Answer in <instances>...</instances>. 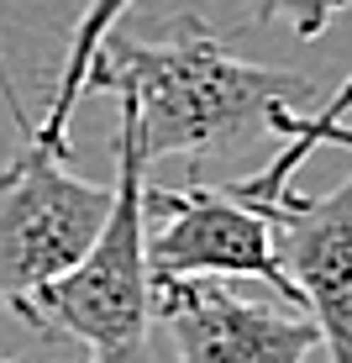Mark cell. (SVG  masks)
Returning <instances> with one entry per match:
<instances>
[{
    "label": "cell",
    "mask_w": 352,
    "mask_h": 363,
    "mask_svg": "<svg viewBox=\"0 0 352 363\" xmlns=\"http://www.w3.org/2000/svg\"><path fill=\"white\" fill-rule=\"evenodd\" d=\"M142 216L153 232L147 247V279H190V274H216V279H263L284 300H295V284L273 253L268 216L226 184H184V190H142Z\"/></svg>",
    "instance_id": "cell-4"
},
{
    "label": "cell",
    "mask_w": 352,
    "mask_h": 363,
    "mask_svg": "<svg viewBox=\"0 0 352 363\" xmlns=\"http://www.w3.org/2000/svg\"><path fill=\"white\" fill-rule=\"evenodd\" d=\"M0 363H32V358H0Z\"/></svg>",
    "instance_id": "cell-12"
},
{
    "label": "cell",
    "mask_w": 352,
    "mask_h": 363,
    "mask_svg": "<svg viewBox=\"0 0 352 363\" xmlns=\"http://www.w3.org/2000/svg\"><path fill=\"white\" fill-rule=\"evenodd\" d=\"M352 116V74L342 79V90L326 100L321 111H300V121H310V127H331V121H347Z\"/></svg>",
    "instance_id": "cell-10"
},
{
    "label": "cell",
    "mask_w": 352,
    "mask_h": 363,
    "mask_svg": "<svg viewBox=\"0 0 352 363\" xmlns=\"http://www.w3.org/2000/svg\"><path fill=\"white\" fill-rule=\"evenodd\" d=\"M84 95H116L137 121L147 164L190 158L210 164L268 132L279 106H300L310 79L232 53L195 11L174 16L158 43L100 48L84 69Z\"/></svg>",
    "instance_id": "cell-1"
},
{
    "label": "cell",
    "mask_w": 352,
    "mask_h": 363,
    "mask_svg": "<svg viewBox=\"0 0 352 363\" xmlns=\"http://www.w3.org/2000/svg\"><path fill=\"white\" fill-rule=\"evenodd\" d=\"M153 321L174 337L179 363H310L321 347L310 316L247 300L216 274L153 284Z\"/></svg>",
    "instance_id": "cell-5"
},
{
    "label": "cell",
    "mask_w": 352,
    "mask_h": 363,
    "mask_svg": "<svg viewBox=\"0 0 352 363\" xmlns=\"http://www.w3.org/2000/svg\"><path fill=\"white\" fill-rule=\"evenodd\" d=\"M347 6H352V0H247L253 21H284L300 43H316Z\"/></svg>",
    "instance_id": "cell-9"
},
{
    "label": "cell",
    "mask_w": 352,
    "mask_h": 363,
    "mask_svg": "<svg viewBox=\"0 0 352 363\" xmlns=\"http://www.w3.org/2000/svg\"><path fill=\"white\" fill-rule=\"evenodd\" d=\"M268 132H273V137H289L284 153L273 158L263 174L232 184V190L242 195V200H253V206H268V200H279V195L289 190V179H295V169L305 164L316 147H352V127H342V121H331V127H310V121H300L295 106H279V111H273Z\"/></svg>",
    "instance_id": "cell-8"
},
{
    "label": "cell",
    "mask_w": 352,
    "mask_h": 363,
    "mask_svg": "<svg viewBox=\"0 0 352 363\" xmlns=\"http://www.w3.org/2000/svg\"><path fill=\"white\" fill-rule=\"evenodd\" d=\"M258 211L268 216L295 300L310 306L321 347L331 363H352V174L326 195H300L289 184Z\"/></svg>",
    "instance_id": "cell-6"
},
{
    "label": "cell",
    "mask_w": 352,
    "mask_h": 363,
    "mask_svg": "<svg viewBox=\"0 0 352 363\" xmlns=\"http://www.w3.org/2000/svg\"><path fill=\"white\" fill-rule=\"evenodd\" d=\"M147 153L137 121L121 111L116 127V184L84 258L58 279L37 284L16 300L21 327L79 342L90 363H153V279H147V216H142Z\"/></svg>",
    "instance_id": "cell-2"
},
{
    "label": "cell",
    "mask_w": 352,
    "mask_h": 363,
    "mask_svg": "<svg viewBox=\"0 0 352 363\" xmlns=\"http://www.w3.org/2000/svg\"><path fill=\"white\" fill-rule=\"evenodd\" d=\"M127 11H132V0H84L79 21H74V32H69V58H64V74H58L47 121L32 127V137L47 147V153H58V158L74 153L69 147V116H74V106H79V95H84V69H90V58L106 48L110 27H116Z\"/></svg>",
    "instance_id": "cell-7"
},
{
    "label": "cell",
    "mask_w": 352,
    "mask_h": 363,
    "mask_svg": "<svg viewBox=\"0 0 352 363\" xmlns=\"http://www.w3.org/2000/svg\"><path fill=\"white\" fill-rule=\"evenodd\" d=\"M0 95H6V106H11V116H16V127H21V132H32V121H27V111H21V100L11 95V74H6V58H0Z\"/></svg>",
    "instance_id": "cell-11"
},
{
    "label": "cell",
    "mask_w": 352,
    "mask_h": 363,
    "mask_svg": "<svg viewBox=\"0 0 352 363\" xmlns=\"http://www.w3.org/2000/svg\"><path fill=\"white\" fill-rule=\"evenodd\" d=\"M64 164L21 132V153L0 169V311L79 264L110 211V184L74 179Z\"/></svg>",
    "instance_id": "cell-3"
}]
</instances>
